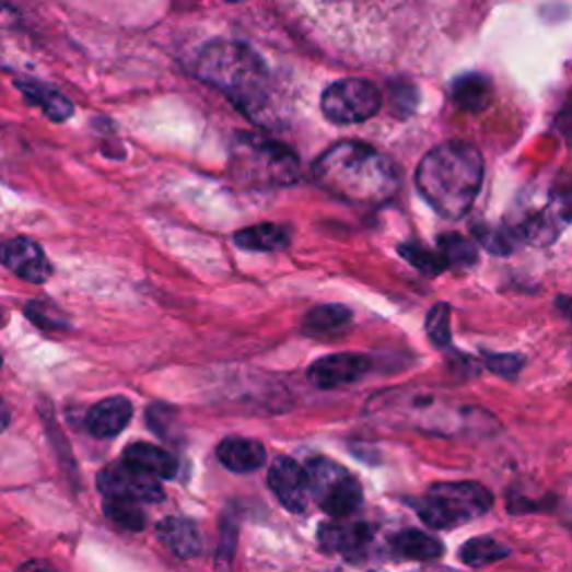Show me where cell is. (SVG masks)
I'll use <instances>...</instances> for the list:
<instances>
[{
  "label": "cell",
  "instance_id": "obj_1",
  "mask_svg": "<svg viewBox=\"0 0 572 572\" xmlns=\"http://www.w3.org/2000/svg\"><path fill=\"white\" fill-rule=\"evenodd\" d=\"M197 77L226 94L235 106L262 121L269 115L273 101L271 70L253 47L231 38H215L206 43L195 59Z\"/></svg>",
  "mask_w": 572,
  "mask_h": 572
},
{
  "label": "cell",
  "instance_id": "obj_2",
  "mask_svg": "<svg viewBox=\"0 0 572 572\" xmlns=\"http://www.w3.org/2000/svg\"><path fill=\"white\" fill-rule=\"evenodd\" d=\"M316 182L338 199L378 206L389 201L400 177L394 162L370 143L340 141L314 164Z\"/></svg>",
  "mask_w": 572,
  "mask_h": 572
},
{
  "label": "cell",
  "instance_id": "obj_3",
  "mask_svg": "<svg viewBox=\"0 0 572 572\" xmlns=\"http://www.w3.org/2000/svg\"><path fill=\"white\" fill-rule=\"evenodd\" d=\"M481 184L483 157L472 143L465 141L436 145L416 168V188L447 220H458L470 211Z\"/></svg>",
  "mask_w": 572,
  "mask_h": 572
},
{
  "label": "cell",
  "instance_id": "obj_4",
  "mask_svg": "<svg viewBox=\"0 0 572 572\" xmlns=\"http://www.w3.org/2000/svg\"><path fill=\"white\" fill-rule=\"evenodd\" d=\"M231 168L253 188H282L300 179V160L289 145L248 132H240L231 145Z\"/></svg>",
  "mask_w": 572,
  "mask_h": 572
},
{
  "label": "cell",
  "instance_id": "obj_5",
  "mask_svg": "<svg viewBox=\"0 0 572 572\" xmlns=\"http://www.w3.org/2000/svg\"><path fill=\"white\" fill-rule=\"evenodd\" d=\"M421 522L434 530H450L490 512L494 497L488 488L475 481L434 483L423 497L407 501Z\"/></svg>",
  "mask_w": 572,
  "mask_h": 572
},
{
  "label": "cell",
  "instance_id": "obj_6",
  "mask_svg": "<svg viewBox=\"0 0 572 572\" xmlns=\"http://www.w3.org/2000/svg\"><path fill=\"white\" fill-rule=\"evenodd\" d=\"M308 488L314 501L334 518H347L362 505V486L345 465L327 456L306 463Z\"/></svg>",
  "mask_w": 572,
  "mask_h": 572
},
{
  "label": "cell",
  "instance_id": "obj_7",
  "mask_svg": "<svg viewBox=\"0 0 572 572\" xmlns=\"http://www.w3.org/2000/svg\"><path fill=\"white\" fill-rule=\"evenodd\" d=\"M383 106L381 90L365 79H342L323 92L320 108L325 117L340 126L370 121Z\"/></svg>",
  "mask_w": 572,
  "mask_h": 572
},
{
  "label": "cell",
  "instance_id": "obj_8",
  "mask_svg": "<svg viewBox=\"0 0 572 572\" xmlns=\"http://www.w3.org/2000/svg\"><path fill=\"white\" fill-rule=\"evenodd\" d=\"M96 490L106 499L135 503H157L166 497L160 479H154L128 463H110L96 475Z\"/></svg>",
  "mask_w": 572,
  "mask_h": 572
},
{
  "label": "cell",
  "instance_id": "obj_9",
  "mask_svg": "<svg viewBox=\"0 0 572 572\" xmlns=\"http://www.w3.org/2000/svg\"><path fill=\"white\" fill-rule=\"evenodd\" d=\"M572 220V190L555 192L541 211L528 215L522 224L514 226L518 240H526L530 244H552L555 237L565 229Z\"/></svg>",
  "mask_w": 572,
  "mask_h": 572
},
{
  "label": "cell",
  "instance_id": "obj_10",
  "mask_svg": "<svg viewBox=\"0 0 572 572\" xmlns=\"http://www.w3.org/2000/svg\"><path fill=\"white\" fill-rule=\"evenodd\" d=\"M372 360L362 353H331L318 358L314 365L308 367V381L318 389H338L360 381L365 374L372 372Z\"/></svg>",
  "mask_w": 572,
  "mask_h": 572
},
{
  "label": "cell",
  "instance_id": "obj_11",
  "mask_svg": "<svg viewBox=\"0 0 572 572\" xmlns=\"http://www.w3.org/2000/svg\"><path fill=\"white\" fill-rule=\"evenodd\" d=\"M269 488L278 497V501L293 514L306 510L311 499L308 475L306 467H302L291 456H278L269 467Z\"/></svg>",
  "mask_w": 572,
  "mask_h": 572
},
{
  "label": "cell",
  "instance_id": "obj_12",
  "mask_svg": "<svg viewBox=\"0 0 572 572\" xmlns=\"http://www.w3.org/2000/svg\"><path fill=\"white\" fill-rule=\"evenodd\" d=\"M3 265L19 278L43 284L51 276V265L47 262L45 250L30 237H14L3 246Z\"/></svg>",
  "mask_w": 572,
  "mask_h": 572
},
{
  "label": "cell",
  "instance_id": "obj_13",
  "mask_svg": "<svg viewBox=\"0 0 572 572\" xmlns=\"http://www.w3.org/2000/svg\"><path fill=\"white\" fill-rule=\"evenodd\" d=\"M132 421V402L126 396H110L92 405L85 413V430L94 439L119 436Z\"/></svg>",
  "mask_w": 572,
  "mask_h": 572
},
{
  "label": "cell",
  "instance_id": "obj_14",
  "mask_svg": "<svg viewBox=\"0 0 572 572\" xmlns=\"http://www.w3.org/2000/svg\"><path fill=\"white\" fill-rule=\"evenodd\" d=\"M374 541V530L362 522H334L318 530V544L325 552H338L347 557L362 555Z\"/></svg>",
  "mask_w": 572,
  "mask_h": 572
},
{
  "label": "cell",
  "instance_id": "obj_15",
  "mask_svg": "<svg viewBox=\"0 0 572 572\" xmlns=\"http://www.w3.org/2000/svg\"><path fill=\"white\" fill-rule=\"evenodd\" d=\"M218 458L226 470L237 475H248L259 470V467L267 463V450L255 439L229 436L218 445Z\"/></svg>",
  "mask_w": 572,
  "mask_h": 572
},
{
  "label": "cell",
  "instance_id": "obj_16",
  "mask_svg": "<svg viewBox=\"0 0 572 572\" xmlns=\"http://www.w3.org/2000/svg\"><path fill=\"white\" fill-rule=\"evenodd\" d=\"M124 463L154 479H175L179 472V460L168 450L152 443H132L126 447Z\"/></svg>",
  "mask_w": 572,
  "mask_h": 572
},
{
  "label": "cell",
  "instance_id": "obj_17",
  "mask_svg": "<svg viewBox=\"0 0 572 572\" xmlns=\"http://www.w3.org/2000/svg\"><path fill=\"white\" fill-rule=\"evenodd\" d=\"M160 541L177 557L190 559L201 552L199 528L186 516H166L157 526Z\"/></svg>",
  "mask_w": 572,
  "mask_h": 572
},
{
  "label": "cell",
  "instance_id": "obj_18",
  "mask_svg": "<svg viewBox=\"0 0 572 572\" xmlns=\"http://www.w3.org/2000/svg\"><path fill=\"white\" fill-rule=\"evenodd\" d=\"M450 96L454 106L465 113H481L492 101V81L486 74L470 72L454 79L450 87Z\"/></svg>",
  "mask_w": 572,
  "mask_h": 572
},
{
  "label": "cell",
  "instance_id": "obj_19",
  "mask_svg": "<svg viewBox=\"0 0 572 572\" xmlns=\"http://www.w3.org/2000/svg\"><path fill=\"white\" fill-rule=\"evenodd\" d=\"M389 548L396 557L413 559V561H432L439 559L445 552V546L439 537H432L430 533L405 528L389 537Z\"/></svg>",
  "mask_w": 572,
  "mask_h": 572
},
{
  "label": "cell",
  "instance_id": "obj_20",
  "mask_svg": "<svg viewBox=\"0 0 572 572\" xmlns=\"http://www.w3.org/2000/svg\"><path fill=\"white\" fill-rule=\"evenodd\" d=\"M16 87L25 94V98L34 106H38L49 119L55 121H66L72 113L74 106L68 101L66 94H61L59 90L49 87L40 81H27V79H16Z\"/></svg>",
  "mask_w": 572,
  "mask_h": 572
},
{
  "label": "cell",
  "instance_id": "obj_21",
  "mask_svg": "<svg viewBox=\"0 0 572 572\" xmlns=\"http://www.w3.org/2000/svg\"><path fill=\"white\" fill-rule=\"evenodd\" d=\"M353 323L351 311L342 304H323L311 308L304 318V331L316 338H334L345 334Z\"/></svg>",
  "mask_w": 572,
  "mask_h": 572
},
{
  "label": "cell",
  "instance_id": "obj_22",
  "mask_svg": "<svg viewBox=\"0 0 572 572\" xmlns=\"http://www.w3.org/2000/svg\"><path fill=\"white\" fill-rule=\"evenodd\" d=\"M235 246L244 250H257V253H269V250H282L289 246V231L280 224L262 222L250 229H242L233 235Z\"/></svg>",
  "mask_w": 572,
  "mask_h": 572
},
{
  "label": "cell",
  "instance_id": "obj_23",
  "mask_svg": "<svg viewBox=\"0 0 572 572\" xmlns=\"http://www.w3.org/2000/svg\"><path fill=\"white\" fill-rule=\"evenodd\" d=\"M510 548L492 537H475L460 546V561L470 568H483L499 559H505Z\"/></svg>",
  "mask_w": 572,
  "mask_h": 572
},
{
  "label": "cell",
  "instance_id": "obj_24",
  "mask_svg": "<svg viewBox=\"0 0 572 572\" xmlns=\"http://www.w3.org/2000/svg\"><path fill=\"white\" fill-rule=\"evenodd\" d=\"M441 255L445 257L447 267H472L477 265V246L458 233H447L439 237Z\"/></svg>",
  "mask_w": 572,
  "mask_h": 572
},
{
  "label": "cell",
  "instance_id": "obj_25",
  "mask_svg": "<svg viewBox=\"0 0 572 572\" xmlns=\"http://www.w3.org/2000/svg\"><path fill=\"white\" fill-rule=\"evenodd\" d=\"M103 512L115 522L117 526L130 530V533H141L145 528V514L139 507V503L135 501H126V499H106L103 503Z\"/></svg>",
  "mask_w": 572,
  "mask_h": 572
},
{
  "label": "cell",
  "instance_id": "obj_26",
  "mask_svg": "<svg viewBox=\"0 0 572 572\" xmlns=\"http://www.w3.org/2000/svg\"><path fill=\"white\" fill-rule=\"evenodd\" d=\"M145 421L150 430L162 436L164 441H177L179 439V411L166 402H154L145 411Z\"/></svg>",
  "mask_w": 572,
  "mask_h": 572
},
{
  "label": "cell",
  "instance_id": "obj_27",
  "mask_svg": "<svg viewBox=\"0 0 572 572\" xmlns=\"http://www.w3.org/2000/svg\"><path fill=\"white\" fill-rule=\"evenodd\" d=\"M400 255L407 259L409 265H413L419 271L428 273V276H439L441 271L447 269V262L445 257L441 253H434L425 246H419V244H405L398 248Z\"/></svg>",
  "mask_w": 572,
  "mask_h": 572
},
{
  "label": "cell",
  "instance_id": "obj_28",
  "mask_svg": "<svg viewBox=\"0 0 572 572\" xmlns=\"http://www.w3.org/2000/svg\"><path fill=\"white\" fill-rule=\"evenodd\" d=\"M475 235L490 253H497V255L512 253L518 242L514 229H510V226H477Z\"/></svg>",
  "mask_w": 572,
  "mask_h": 572
},
{
  "label": "cell",
  "instance_id": "obj_29",
  "mask_svg": "<svg viewBox=\"0 0 572 572\" xmlns=\"http://www.w3.org/2000/svg\"><path fill=\"white\" fill-rule=\"evenodd\" d=\"M428 336L436 347H450L452 342V331H450V306L447 304H436L430 308L428 323H425Z\"/></svg>",
  "mask_w": 572,
  "mask_h": 572
},
{
  "label": "cell",
  "instance_id": "obj_30",
  "mask_svg": "<svg viewBox=\"0 0 572 572\" xmlns=\"http://www.w3.org/2000/svg\"><path fill=\"white\" fill-rule=\"evenodd\" d=\"M486 367L503 378H514L524 367V358L516 353H486Z\"/></svg>",
  "mask_w": 572,
  "mask_h": 572
},
{
  "label": "cell",
  "instance_id": "obj_31",
  "mask_svg": "<svg viewBox=\"0 0 572 572\" xmlns=\"http://www.w3.org/2000/svg\"><path fill=\"white\" fill-rule=\"evenodd\" d=\"M27 318L38 325L40 329H66L68 323L57 314L55 308L43 304V302H30L27 304Z\"/></svg>",
  "mask_w": 572,
  "mask_h": 572
},
{
  "label": "cell",
  "instance_id": "obj_32",
  "mask_svg": "<svg viewBox=\"0 0 572 572\" xmlns=\"http://www.w3.org/2000/svg\"><path fill=\"white\" fill-rule=\"evenodd\" d=\"M557 306L563 311V314H565L568 318H572V300H570V297H565V295L559 297V300H557Z\"/></svg>",
  "mask_w": 572,
  "mask_h": 572
},
{
  "label": "cell",
  "instance_id": "obj_33",
  "mask_svg": "<svg viewBox=\"0 0 572 572\" xmlns=\"http://www.w3.org/2000/svg\"><path fill=\"white\" fill-rule=\"evenodd\" d=\"M25 570H34V572H57L55 568H49V565H43V563H36V561L27 563V565H25Z\"/></svg>",
  "mask_w": 572,
  "mask_h": 572
}]
</instances>
